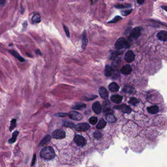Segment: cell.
I'll return each instance as SVG.
<instances>
[{
	"label": "cell",
	"instance_id": "cell-35",
	"mask_svg": "<svg viewBox=\"0 0 167 167\" xmlns=\"http://www.w3.org/2000/svg\"><path fill=\"white\" fill-rule=\"evenodd\" d=\"M63 27H64V29L65 30V32L66 36L68 37H70V33H69V29H68V28L67 27H66L64 25H63Z\"/></svg>",
	"mask_w": 167,
	"mask_h": 167
},
{
	"label": "cell",
	"instance_id": "cell-37",
	"mask_svg": "<svg viewBox=\"0 0 167 167\" xmlns=\"http://www.w3.org/2000/svg\"><path fill=\"white\" fill-rule=\"evenodd\" d=\"M35 158H36V155H34V157H33V159L32 165H33V164H34V161H35Z\"/></svg>",
	"mask_w": 167,
	"mask_h": 167
},
{
	"label": "cell",
	"instance_id": "cell-29",
	"mask_svg": "<svg viewBox=\"0 0 167 167\" xmlns=\"http://www.w3.org/2000/svg\"><path fill=\"white\" fill-rule=\"evenodd\" d=\"M98 96L96 95H91L89 97H84V100L86 101H90V100H93L95 99L96 98H97Z\"/></svg>",
	"mask_w": 167,
	"mask_h": 167
},
{
	"label": "cell",
	"instance_id": "cell-28",
	"mask_svg": "<svg viewBox=\"0 0 167 167\" xmlns=\"http://www.w3.org/2000/svg\"><path fill=\"white\" fill-rule=\"evenodd\" d=\"M131 6V5L129 4H123V5H121V4H118L115 6V7L117 8H127V7H129Z\"/></svg>",
	"mask_w": 167,
	"mask_h": 167
},
{
	"label": "cell",
	"instance_id": "cell-38",
	"mask_svg": "<svg viewBox=\"0 0 167 167\" xmlns=\"http://www.w3.org/2000/svg\"><path fill=\"white\" fill-rule=\"evenodd\" d=\"M162 8L165 10H166V11H167V6H162Z\"/></svg>",
	"mask_w": 167,
	"mask_h": 167
},
{
	"label": "cell",
	"instance_id": "cell-10",
	"mask_svg": "<svg viewBox=\"0 0 167 167\" xmlns=\"http://www.w3.org/2000/svg\"><path fill=\"white\" fill-rule=\"evenodd\" d=\"M134 58L135 56L131 50L128 51L124 56L125 60L129 63L132 62L134 60Z\"/></svg>",
	"mask_w": 167,
	"mask_h": 167
},
{
	"label": "cell",
	"instance_id": "cell-21",
	"mask_svg": "<svg viewBox=\"0 0 167 167\" xmlns=\"http://www.w3.org/2000/svg\"><path fill=\"white\" fill-rule=\"evenodd\" d=\"M112 74V69L109 65H106L104 70V75L106 77H110Z\"/></svg>",
	"mask_w": 167,
	"mask_h": 167
},
{
	"label": "cell",
	"instance_id": "cell-31",
	"mask_svg": "<svg viewBox=\"0 0 167 167\" xmlns=\"http://www.w3.org/2000/svg\"><path fill=\"white\" fill-rule=\"evenodd\" d=\"M94 136L95 138L97 139H100L102 137V134L100 131H96L95 133H94Z\"/></svg>",
	"mask_w": 167,
	"mask_h": 167
},
{
	"label": "cell",
	"instance_id": "cell-22",
	"mask_svg": "<svg viewBox=\"0 0 167 167\" xmlns=\"http://www.w3.org/2000/svg\"><path fill=\"white\" fill-rule=\"evenodd\" d=\"M106 121L110 123H113L116 122V118L112 114H108L106 116Z\"/></svg>",
	"mask_w": 167,
	"mask_h": 167
},
{
	"label": "cell",
	"instance_id": "cell-1",
	"mask_svg": "<svg viewBox=\"0 0 167 167\" xmlns=\"http://www.w3.org/2000/svg\"><path fill=\"white\" fill-rule=\"evenodd\" d=\"M56 156L54 150L50 147L43 148L40 152V156L45 160H50L55 158Z\"/></svg>",
	"mask_w": 167,
	"mask_h": 167
},
{
	"label": "cell",
	"instance_id": "cell-3",
	"mask_svg": "<svg viewBox=\"0 0 167 167\" xmlns=\"http://www.w3.org/2000/svg\"><path fill=\"white\" fill-rule=\"evenodd\" d=\"M142 28L140 27H136L134 28L129 35V38L131 39H136L138 38L141 34Z\"/></svg>",
	"mask_w": 167,
	"mask_h": 167
},
{
	"label": "cell",
	"instance_id": "cell-32",
	"mask_svg": "<svg viewBox=\"0 0 167 167\" xmlns=\"http://www.w3.org/2000/svg\"><path fill=\"white\" fill-rule=\"evenodd\" d=\"M122 19V18L119 16H117L116 17H115L114 18H113L112 20H111L110 21L108 22L109 23H115L117 21H119L120 20H121Z\"/></svg>",
	"mask_w": 167,
	"mask_h": 167
},
{
	"label": "cell",
	"instance_id": "cell-33",
	"mask_svg": "<svg viewBox=\"0 0 167 167\" xmlns=\"http://www.w3.org/2000/svg\"><path fill=\"white\" fill-rule=\"evenodd\" d=\"M50 136H47L43 140V141H42V142L41 143V145H44V144H46V143H47L49 141H50Z\"/></svg>",
	"mask_w": 167,
	"mask_h": 167
},
{
	"label": "cell",
	"instance_id": "cell-8",
	"mask_svg": "<svg viewBox=\"0 0 167 167\" xmlns=\"http://www.w3.org/2000/svg\"><path fill=\"white\" fill-rule=\"evenodd\" d=\"M115 108L121 110L124 113L130 114L131 112V109L126 104H122L120 106H116L114 107Z\"/></svg>",
	"mask_w": 167,
	"mask_h": 167
},
{
	"label": "cell",
	"instance_id": "cell-15",
	"mask_svg": "<svg viewBox=\"0 0 167 167\" xmlns=\"http://www.w3.org/2000/svg\"><path fill=\"white\" fill-rule=\"evenodd\" d=\"M108 88L112 92H117L119 90L120 87L116 82H112L109 85Z\"/></svg>",
	"mask_w": 167,
	"mask_h": 167
},
{
	"label": "cell",
	"instance_id": "cell-19",
	"mask_svg": "<svg viewBox=\"0 0 167 167\" xmlns=\"http://www.w3.org/2000/svg\"><path fill=\"white\" fill-rule=\"evenodd\" d=\"M86 107V105L84 103H76L75 105L72 107V108L76 110H82L85 108Z\"/></svg>",
	"mask_w": 167,
	"mask_h": 167
},
{
	"label": "cell",
	"instance_id": "cell-36",
	"mask_svg": "<svg viewBox=\"0 0 167 167\" xmlns=\"http://www.w3.org/2000/svg\"><path fill=\"white\" fill-rule=\"evenodd\" d=\"M35 53H36L37 55H40V56L42 55V54L41 53V52H40V51L39 50H37L35 51Z\"/></svg>",
	"mask_w": 167,
	"mask_h": 167
},
{
	"label": "cell",
	"instance_id": "cell-30",
	"mask_svg": "<svg viewBox=\"0 0 167 167\" xmlns=\"http://www.w3.org/2000/svg\"><path fill=\"white\" fill-rule=\"evenodd\" d=\"M89 122L92 124H95L98 122V118L96 117H92L89 119Z\"/></svg>",
	"mask_w": 167,
	"mask_h": 167
},
{
	"label": "cell",
	"instance_id": "cell-14",
	"mask_svg": "<svg viewBox=\"0 0 167 167\" xmlns=\"http://www.w3.org/2000/svg\"><path fill=\"white\" fill-rule=\"evenodd\" d=\"M157 38L162 41H167V31H161L157 34Z\"/></svg>",
	"mask_w": 167,
	"mask_h": 167
},
{
	"label": "cell",
	"instance_id": "cell-40",
	"mask_svg": "<svg viewBox=\"0 0 167 167\" xmlns=\"http://www.w3.org/2000/svg\"><path fill=\"white\" fill-rule=\"evenodd\" d=\"M5 2H6V1H2V0H1V4L4 5V3L5 4Z\"/></svg>",
	"mask_w": 167,
	"mask_h": 167
},
{
	"label": "cell",
	"instance_id": "cell-18",
	"mask_svg": "<svg viewBox=\"0 0 167 167\" xmlns=\"http://www.w3.org/2000/svg\"><path fill=\"white\" fill-rule=\"evenodd\" d=\"M111 99L113 102L115 103H120L122 100V97L119 95H113L111 97Z\"/></svg>",
	"mask_w": 167,
	"mask_h": 167
},
{
	"label": "cell",
	"instance_id": "cell-13",
	"mask_svg": "<svg viewBox=\"0 0 167 167\" xmlns=\"http://www.w3.org/2000/svg\"><path fill=\"white\" fill-rule=\"evenodd\" d=\"M88 39L86 36V31L84 30L82 36V46L81 47L82 49H85L88 44Z\"/></svg>",
	"mask_w": 167,
	"mask_h": 167
},
{
	"label": "cell",
	"instance_id": "cell-34",
	"mask_svg": "<svg viewBox=\"0 0 167 167\" xmlns=\"http://www.w3.org/2000/svg\"><path fill=\"white\" fill-rule=\"evenodd\" d=\"M132 11V9H129V10H126V11H122V14L123 16H127L128 15H129L131 12Z\"/></svg>",
	"mask_w": 167,
	"mask_h": 167
},
{
	"label": "cell",
	"instance_id": "cell-4",
	"mask_svg": "<svg viewBox=\"0 0 167 167\" xmlns=\"http://www.w3.org/2000/svg\"><path fill=\"white\" fill-rule=\"evenodd\" d=\"M74 141L76 144L79 147H83L87 143L86 139L79 135H76L74 138Z\"/></svg>",
	"mask_w": 167,
	"mask_h": 167
},
{
	"label": "cell",
	"instance_id": "cell-9",
	"mask_svg": "<svg viewBox=\"0 0 167 167\" xmlns=\"http://www.w3.org/2000/svg\"><path fill=\"white\" fill-rule=\"evenodd\" d=\"M92 109L97 114H100L101 112V106L99 102L96 101L93 104Z\"/></svg>",
	"mask_w": 167,
	"mask_h": 167
},
{
	"label": "cell",
	"instance_id": "cell-17",
	"mask_svg": "<svg viewBox=\"0 0 167 167\" xmlns=\"http://www.w3.org/2000/svg\"><path fill=\"white\" fill-rule=\"evenodd\" d=\"M147 111L150 114H155L159 112V108L158 106H154L148 107Z\"/></svg>",
	"mask_w": 167,
	"mask_h": 167
},
{
	"label": "cell",
	"instance_id": "cell-6",
	"mask_svg": "<svg viewBox=\"0 0 167 167\" xmlns=\"http://www.w3.org/2000/svg\"><path fill=\"white\" fill-rule=\"evenodd\" d=\"M52 137L56 139H63L65 137V132L61 129L56 130L52 134Z\"/></svg>",
	"mask_w": 167,
	"mask_h": 167
},
{
	"label": "cell",
	"instance_id": "cell-5",
	"mask_svg": "<svg viewBox=\"0 0 167 167\" xmlns=\"http://www.w3.org/2000/svg\"><path fill=\"white\" fill-rule=\"evenodd\" d=\"M75 129L78 131H85L89 129L90 125L87 123H80L75 126Z\"/></svg>",
	"mask_w": 167,
	"mask_h": 167
},
{
	"label": "cell",
	"instance_id": "cell-26",
	"mask_svg": "<svg viewBox=\"0 0 167 167\" xmlns=\"http://www.w3.org/2000/svg\"><path fill=\"white\" fill-rule=\"evenodd\" d=\"M139 100L138 99L134 98H132L129 100L128 103L130 104H131L132 105H133L134 106H135L137 103H139Z\"/></svg>",
	"mask_w": 167,
	"mask_h": 167
},
{
	"label": "cell",
	"instance_id": "cell-2",
	"mask_svg": "<svg viewBox=\"0 0 167 167\" xmlns=\"http://www.w3.org/2000/svg\"><path fill=\"white\" fill-rule=\"evenodd\" d=\"M115 46V48L118 50H120L123 48H128L129 47V45H128V42L123 37L120 38L117 41Z\"/></svg>",
	"mask_w": 167,
	"mask_h": 167
},
{
	"label": "cell",
	"instance_id": "cell-27",
	"mask_svg": "<svg viewBox=\"0 0 167 167\" xmlns=\"http://www.w3.org/2000/svg\"><path fill=\"white\" fill-rule=\"evenodd\" d=\"M16 119H13L11 121V124H10V128H9L10 131H11L15 128V127L16 126Z\"/></svg>",
	"mask_w": 167,
	"mask_h": 167
},
{
	"label": "cell",
	"instance_id": "cell-23",
	"mask_svg": "<svg viewBox=\"0 0 167 167\" xmlns=\"http://www.w3.org/2000/svg\"><path fill=\"white\" fill-rule=\"evenodd\" d=\"M41 17L39 14H34L32 17V22L33 23H39L41 22Z\"/></svg>",
	"mask_w": 167,
	"mask_h": 167
},
{
	"label": "cell",
	"instance_id": "cell-39",
	"mask_svg": "<svg viewBox=\"0 0 167 167\" xmlns=\"http://www.w3.org/2000/svg\"><path fill=\"white\" fill-rule=\"evenodd\" d=\"M137 2L139 4H143V3L144 2V1H141V0H139V1H138Z\"/></svg>",
	"mask_w": 167,
	"mask_h": 167
},
{
	"label": "cell",
	"instance_id": "cell-25",
	"mask_svg": "<svg viewBox=\"0 0 167 167\" xmlns=\"http://www.w3.org/2000/svg\"><path fill=\"white\" fill-rule=\"evenodd\" d=\"M122 91L126 93H131L133 91V89L131 87L126 86L124 87V88H123Z\"/></svg>",
	"mask_w": 167,
	"mask_h": 167
},
{
	"label": "cell",
	"instance_id": "cell-20",
	"mask_svg": "<svg viewBox=\"0 0 167 167\" xmlns=\"http://www.w3.org/2000/svg\"><path fill=\"white\" fill-rule=\"evenodd\" d=\"M106 126V122L103 119H101L97 124L96 128L98 129H101L105 128Z\"/></svg>",
	"mask_w": 167,
	"mask_h": 167
},
{
	"label": "cell",
	"instance_id": "cell-24",
	"mask_svg": "<svg viewBox=\"0 0 167 167\" xmlns=\"http://www.w3.org/2000/svg\"><path fill=\"white\" fill-rule=\"evenodd\" d=\"M18 134H19V132L18 131H15L14 133H13L12 138H11L10 140H9L8 143H10V144H11V143H13L14 142H15Z\"/></svg>",
	"mask_w": 167,
	"mask_h": 167
},
{
	"label": "cell",
	"instance_id": "cell-7",
	"mask_svg": "<svg viewBox=\"0 0 167 167\" xmlns=\"http://www.w3.org/2000/svg\"><path fill=\"white\" fill-rule=\"evenodd\" d=\"M69 116L71 119L77 121H80L83 119V117L81 114L75 111L70 112L69 113Z\"/></svg>",
	"mask_w": 167,
	"mask_h": 167
},
{
	"label": "cell",
	"instance_id": "cell-41",
	"mask_svg": "<svg viewBox=\"0 0 167 167\" xmlns=\"http://www.w3.org/2000/svg\"><path fill=\"white\" fill-rule=\"evenodd\" d=\"M27 55L28 56H29V57H32V56H30V55H29L28 53H27Z\"/></svg>",
	"mask_w": 167,
	"mask_h": 167
},
{
	"label": "cell",
	"instance_id": "cell-16",
	"mask_svg": "<svg viewBox=\"0 0 167 167\" xmlns=\"http://www.w3.org/2000/svg\"><path fill=\"white\" fill-rule=\"evenodd\" d=\"M9 53L10 54H11L13 56H14L15 58L18 59L20 61H21V62H23L24 61H25L24 58L21 56L16 51H15L13 50H9Z\"/></svg>",
	"mask_w": 167,
	"mask_h": 167
},
{
	"label": "cell",
	"instance_id": "cell-12",
	"mask_svg": "<svg viewBox=\"0 0 167 167\" xmlns=\"http://www.w3.org/2000/svg\"><path fill=\"white\" fill-rule=\"evenodd\" d=\"M132 71V68L130 65L127 64L123 66L121 69V72L122 74L127 75L130 74Z\"/></svg>",
	"mask_w": 167,
	"mask_h": 167
},
{
	"label": "cell",
	"instance_id": "cell-11",
	"mask_svg": "<svg viewBox=\"0 0 167 167\" xmlns=\"http://www.w3.org/2000/svg\"><path fill=\"white\" fill-rule=\"evenodd\" d=\"M99 94L100 96L103 99L106 100L108 98V93L107 90L103 87H101L99 90Z\"/></svg>",
	"mask_w": 167,
	"mask_h": 167
}]
</instances>
